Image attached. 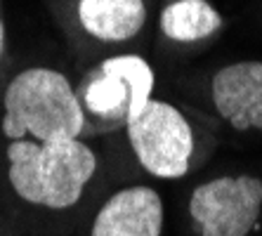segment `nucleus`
<instances>
[{"mask_svg":"<svg viewBox=\"0 0 262 236\" xmlns=\"http://www.w3.org/2000/svg\"><path fill=\"white\" fill-rule=\"evenodd\" d=\"M7 161V177L19 199L50 210L76 206L97 170V156L80 139L10 142Z\"/></svg>","mask_w":262,"mask_h":236,"instance_id":"nucleus-1","label":"nucleus"},{"mask_svg":"<svg viewBox=\"0 0 262 236\" xmlns=\"http://www.w3.org/2000/svg\"><path fill=\"white\" fill-rule=\"evenodd\" d=\"M3 135L10 142L31 137L33 142L78 139L85 118L67 76L55 69H26L17 73L3 97Z\"/></svg>","mask_w":262,"mask_h":236,"instance_id":"nucleus-2","label":"nucleus"},{"mask_svg":"<svg viewBox=\"0 0 262 236\" xmlns=\"http://www.w3.org/2000/svg\"><path fill=\"white\" fill-rule=\"evenodd\" d=\"M154 92V69L137 55L109 57L83 76L76 99L85 133H114L146 106Z\"/></svg>","mask_w":262,"mask_h":236,"instance_id":"nucleus-3","label":"nucleus"},{"mask_svg":"<svg viewBox=\"0 0 262 236\" xmlns=\"http://www.w3.org/2000/svg\"><path fill=\"white\" fill-rule=\"evenodd\" d=\"M140 165L154 177L177 180L191 170L194 130L182 111L161 99L146 106L125 127Z\"/></svg>","mask_w":262,"mask_h":236,"instance_id":"nucleus-4","label":"nucleus"},{"mask_svg":"<svg viewBox=\"0 0 262 236\" xmlns=\"http://www.w3.org/2000/svg\"><path fill=\"white\" fill-rule=\"evenodd\" d=\"M262 212V180L250 175L215 177L199 184L189 215L201 236H248Z\"/></svg>","mask_w":262,"mask_h":236,"instance_id":"nucleus-5","label":"nucleus"},{"mask_svg":"<svg viewBox=\"0 0 262 236\" xmlns=\"http://www.w3.org/2000/svg\"><path fill=\"white\" fill-rule=\"evenodd\" d=\"M213 104L234 130H262V61H236L210 83Z\"/></svg>","mask_w":262,"mask_h":236,"instance_id":"nucleus-6","label":"nucleus"},{"mask_svg":"<svg viewBox=\"0 0 262 236\" xmlns=\"http://www.w3.org/2000/svg\"><path fill=\"white\" fill-rule=\"evenodd\" d=\"M163 201L151 187H128L111 196L92 222L90 236H161Z\"/></svg>","mask_w":262,"mask_h":236,"instance_id":"nucleus-7","label":"nucleus"},{"mask_svg":"<svg viewBox=\"0 0 262 236\" xmlns=\"http://www.w3.org/2000/svg\"><path fill=\"white\" fill-rule=\"evenodd\" d=\"M78 22L102 42H125L146 22L144 0H78Z\"/></svg>","mask_w":262,"mask_h":236,"instance_id":"nucleus-8","label":"nucleus"},{"mask_svg":"<svg viewBox=\"0 0 262 236\" xmlns=\"http://www.w3.org/2000/svg\"><path fill=\"white\" fill-rule=\"evenodd\" d=\"M222 29V17L208 0H175L161 12V31L177 42H194Z\"/></svg>","mask_w":262,"mask_h":236,"instance_id":"nucleus-9","label":"nucleus"},{"mask_svg":"<svg viewBox=\"0 0 262 236\" xmlns=\"http://www.w3.org/2000/svg\"><path fill=\"white\" fill-rule=\"evenodd\" d=\"M3 48H5V29H3V19H0V55H3Z\"/></svg>","mask_w":262,"mask_h":236,"instance_id":"nucleus-10","label":"nucleus"}]
</instances>
